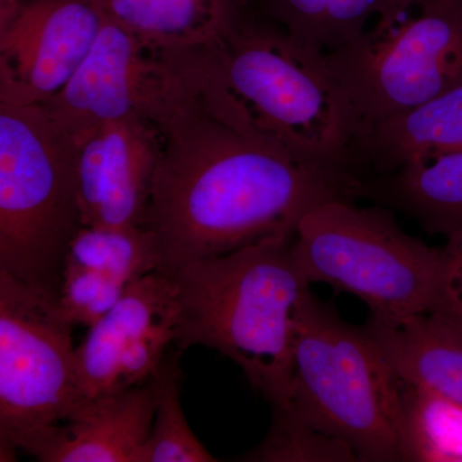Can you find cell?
<instances>
[{"label":"cell","mask_w":462,"mask_h":462,"mask_svg":"<svg viewBox=\"0 0 462 462\" xmlns=\"http://www.w3.org/2000/svg\"><path fill=\"white\" fill-rule=\"evenodd\" d=\"M289 406L357 461L401 462V379L367 328L303 294L294 316Z\"/></svg>","instance_id":"cell-4"},{"label":"cell","mask_w":462,"mask_h":462,"mask_svg":"<svg viewBox=\"0 0 462 462\" xmlns=\"http://www.w3.org/2000/svg\"><path fill=\"white\" fill-rule=\"evenodd\" d=\"M21 5L23 0H0V29L14 18Z\"/></svg>","instance_id":"cell-26"},{"label":"cell","mask_w":462,"mask_h":462,"mask_svg":"<svg viewBox=\"0 0 462 462\" xmlns=\"http://www.w3.org/2000/svg\"><path fill=\"white\" fill-rule=\"evenodd\" d=\"M401 455L403 462H462L461 404L401 379Z\"/></svg>","instance_id":"cell-19"},{"label":"cell","mask_w":462,"mask_h":462,"mask_svg":"<svg viewBox=\"0 0 462 462\" xmlns=\"http://www.w3.org/2000/svg\"><path fill=\"white\" fill-rule=\"evenodd\" d=\"M462 151V84L389 118L357 143L358 165L385 176L416 161Z\"/></svg>","instance_id":"cell-15"},{"label":"cell","mask_w":462,"mask_h":462,"mask_svg":"<svg viewBox=\"0 0 462 462\" xmlns=\"http://www.w3.org/2000/svg\"><path fill=\"white\" fill-rule=\"evenodd\" d=\"M173 316L175 291L166 273L156 270L133 282L114 309L89 328L76 348V370L84 401L107 393L124 349Z\"/></svg>","instance_id":"cell-13"},{"label":"cell","mask_w":462,"mask_h":462,"mask_svg":"<svg viewBox=\"0 0 462 462\" xmlns=\"http://www.w3.org/2000/svg\"><path fill=\"white\" fill-rule=\"evenodd\" d=\"M74 328L56 300L0 272V461L83 402Z\"/></svg>","instance_id":"cell-8"},{"label":"cell","mask_w":462,"mask_h":462,"mask_svg":"<svg viewBox=\"0 0 462 462\" xmlns=\"http://www.w3.org/2000/svg\"><path fill=\"white\" fill-rule=\"evenodd\" d=\"M185 90L161 51L106 16L83 63L42 107L78 145L109 121L142 117L157 125Z\"/></svg>","instance_id":"cell-9"},{"label":"cell","mask_w":462,"mask_h":462,"mask_svg":"<svg viewBox=\"0 0 462 462\" xmlns=\"http://www.w3.org/2000/svg\"><path fill=\"white\" fill-rule=\"evenodd\" d=\"M129 287L102 273L66 264L58 310L74 327L90 328L114 309Z\"/></svg>","instance_id":"cell-23"},{"label":"cell","mask_w":462,"mask_h":462,"mask_svg":"<svg viewBox=\"0 0 462 462\" xmlns=\"http://www.w3.org/2000/svg\"><path fill=\"white\" fill-rule=\"evenodd\" d=\"M157 126L163 144L145 227L161 272L293 236L325 200L360 197V176L302 162L243 135L188 88Z\"/></svg>","instance_id":"cell-1"},{"label":"cell","mask_w":462,"mask_h":462,"mask_svg":"<svg viewBox=\"0 0 462 462\" xmlns=\"http://www.w3.org/2000/svg\"><path fill=\"white\" fill-rule=\"evenodd\" d=\"M293 236L185 263L167 273L175 291V345L205 346L234 361L272 404L289 407L294 316L310 282L298 269Z\"/></svg>","instance_id":"cell-3"},{"label":"cell","mask_w":462,"mask_h":462,"mask_svg":"<svg viewBox=\"0 0 462 462\" xmlns=\"http://www.w3.org/2000/svg\"><path fill=\"white\" fill-rule=\"evenodd\" d=\"M66 264L83 267L132 285L160 270V254L147 227L84 226L75 236Z\"/></svg>","instance_id":"cell-20"},{"label":"cell","mask_w":462,"mask_h":462,"mask_svg":"<svg viewBox=\"0 0 462 462\" xmlns=\"http://www.w3.org/2000/svg\"><path fill=\"white\" fill-rule=\"evenodd\" d=\"M106 16L157 51H179L217 35L243 0H99Z\"/></svg>","instance_id":"cell-17"},{"label":"cell","mask_w":462,"mask_h":462,"mask_svg":"<svg viewBox=\"0 0 462 462\" xmlns=\"http://www.w3.org/2000/svg\"><path fill=\"white\" fill-rule=\"evenodd\" d=\"M245 461H357L348 446L321 433L291 406L273 411V424L263 442L242 458Z\"/></svg>","instance_id":"cell-22"},{"label":"cell","mask_w":462,"mask_h":462,"mask_svg":"<svg viewBox=\"0 0 462 462\" xmlns=\"http://www.w3.org/2000/svg\"><path fill=\"white\" fill-rule=\"evenodd\" d=\"M436 293L430 309L449 325L462 331V227L445 236Z\"/></svg>","instance_id":"cell-25"},{"label":"cell","mask_w":462,"mask_h":462,"mask_svg":"<svg viewBox=\"0 0 462 462\" xmlns=\"http://www.w3.org/2000/svg\"><path fill=\"white\" fill-rule=\"evenodd\" d=\"M99 0H23L0 29V103L42 106L65 88L105 23Z\"/></svg>","instance_id":"cell-10"},{"label":"cell","mask_w":462,"mask_h":462,"mask_svg":"<svg viewBox=\"0 0 462 462\" xmlns=\"http://www.w3.org/2000/svg\"><path fill=\"white\" fill-rule=\"evenodd\" d=\"M325 57L361 138L462 84V0H406Z\"/></svg>","instance_id":"cell-7"},{"label":"cell","mask_w":462,"mask_h":462,"mask_svg":"<svg viewBox=\"0 0 462 462\" xmlns=\"http://www.w3.org/2000/svg\"><path fill=\"white\" fill-rule=\"evenodd\" d=\"M207 111L311 165L360 176V127L327 57L243 5L203 44L161 51Z\"/></svg>","instance_id":"cell-2"},{"label":"cell","mask_w":462,"mask_h":462,"mask_svg":"<svg viewBox=\"0 0 462 462\" xmlns=\"http://www.w3.org/2000/svg\"><path fill=\"white\" fill-rule=\"evenodd\" d=\"M83 226L78 145L42 106L0 103V272L58 302Z\"/></svg>","instance_id":"cell-5"},{"label":"cell","mask_w":462,"mask_h":462,"mask_svg":"<svg viewBox=\"0 0 462 462\" xmlns=\"http://www.w3.org/2000/svg\"><path fill=\"white\" fill-rule=\"evenodd\" d=\"M163 135L147 118L100 125L78 144L85 226L145 227Z\"/></svg>","instance_id":"cell-11"},{"label":"cell","mask_w":462,"mask_h":462,"mask_svg":"<svg viewBox=\"0 0 462 462\" xmlns=\"http://www.w3.org/2000/svg\"><path fill=\"white\" fill-rule=\"evenodd\" d=\"M361 197L402 212L427 233L447 236L462 227V151L365 178Z\"/></svg>","instance_id":"cell-16"},{"label":"cell","mask_w":462,"mask_h":462,"mask_svg":"<svg viewBox=\"0 0 462 462\" xmlns=\"http://www.w3.org/2000/svg\"><path fill=\"white\" fill-rule=\"evenodd\" d=\"M157 407L154 375L79 404L65 421L21 447L42 462H138Z\"/></svg>","instance_id":"cell-12"},{"label":"cell","mask_w":462,"mask_h":462,"mask_svg":"<svg viewBox=\"0 0 462 462\" xmlns=\"http://www.w3.org/2000/svg\"><path fill=\"white\" fill-rule=\"evenodd\" d=\"M181 349L175 345L167 351L157 383V407L147 442L139 452L138 462H215L188 424L180 401Z\"/></svg>","instance_id":"cell-21"},{"label":"cell","mask_w":462,"mask_h":462,"mask_svg":"<svg viewBox=\"0 0 462 462\" xmlns=\"http://www.w3.org/2000/svg\"><path fill=\"white\" fill-rule=\"evenodd\" d=\"M293 254L310 284L360 298L374 318L422 314L433 302L440 249L407 234L387 207L325 200L298 223Z\"/></svg>","instance_id":"cell-6"},{"label":"cell","mask_w":462,"mask_h":462,"mask_svg":"<svg viewBox=\"0 0 462 462\" xmlns=\"http://www.w3.org/2000/svg\"><path fill=\"white\" fill-rule=\"evenodd\" d=\"M300 44L329 54L355 42L406 0H243Z\"/></svg>","instance_id":"cell-18"},{"label":"cell","mask_w":462,"mask_h":462,"mask_svg":"<svg viewBox=\"0 0 462 462\" xmlns=\"http://www.w3.org/2000/svg\"><path fill=\"white\" fill-rule=\"evenodd\" d=\"M175 343V316L160 322L124 349L112 378L109 392L135 387L160 369L170 346Z\"/></svg>","instance_id":"cell-24"},{"label":"cell","mask_w":462,"mask_h":462,"mask_svg":"<svg viewBox=\"0 0 462 462\" xmlns=\"http://www.w3.org/2000/svg\"><path fill=\"white\" fill-rule=\"evenodd\" d=\"M365 327L401 379L462 406V331L430 312L396 320L370 315Z\"/></svg>","instance_id":"cell-14"}]
</instances>
